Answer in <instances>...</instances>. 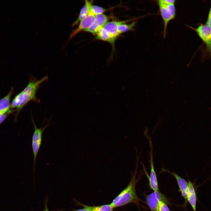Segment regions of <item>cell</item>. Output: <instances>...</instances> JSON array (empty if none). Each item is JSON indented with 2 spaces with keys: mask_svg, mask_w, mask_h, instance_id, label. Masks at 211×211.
Segmentation results:
<instances>
[{
  "mask_svg": "<svg viewBox=\"0 0 211 211\" xmlns=\"http://www.w3.org/2000/svg\"><path fill=\"white\" fill-rule=\"evenodd\" d=\"M48 79L45 76L38 80L31 75L29 77L28 84L23 90L15 96L10 105V108H15L18 115L22 109L29 102H40V100L36 97L37 92L42 84Z\"/></svg>",
  "mask_w": 211,
  "mask_h": 211,
  "instance_id": "1",
  "label": "cell"
},
{
  "mask_svg": "<svg viewBox=\"0 0 211 211\" xmlns=\"http://www.w3.org/2000/svg\"><path fill=\"white\" fill-rule=\"evenodd\" d=\"M137 153V162L134 173L132 174L131 179L127 186L113 200L110 205L114 208L120 207L131 203L139 205V201H143L137 195L136 192V184L141 176L136 178L139 156Z\"/></svg>",
  "mask_w": 211,
  "mask_h": 211,
  "instance_id": "2",
  "label": "cell"
},
{
  "mask_svg": "<svg viewBox=\"0 0 211 211\" xmlns=\"http://www.w3.org/2000/svg\"><path fill=\"white\" fill-rule=\"evenodd\" d=\"M159 12L164 23V38L166 36L167 28L169 23L173 19L176 14L175 4H169L163 3L161 0L157 1Z\"/></svg>",
  "mask_w": 211,
  "mask_h": 211,
  "instance_id": "3",
  "label": "cell"
},
{
  "mask_svg": "<svg viewBox=\"0 0 211 211\" xmlns=\"http://www.w3.org/2000/svg\"><path fill=\"white\" fill-rule=\"evenodd\" d=\"M31 117L34 127V131L32 140V147L33 156V172L34 173L36 158L42 143L43 133L49 124L48 123L43 127H41L38 128L36 126L32 115Z\"/></svg>",
  "mask_w": 211,
  "mask_h": 211,
  "instance_id": "4",
  "label": "cell"
},
{
  "mask_svg": "<svg viewBox=\"0 0 211 211\" xmlns=\"http://www.w3.org/2000/svg\"><path fill=\"white\" fill-rule=\"evenodd\" d=\"M145 135L149 140L150 149V151L149 152V155L151 170L150 174L149 176L147 173L144 166L142 163V164L143 168L144 171L146 174V175L148 178L149 186L150 188L153 190L154 191H159V188L158 180L154 165L153 146L152 142L150 137L148 135L147 133L145 134Z\"/></svg>",
  "mask_w": 211,
  "mask_h": 211,
  "instance_id": "5",
  "label": "cell"
},
{
  "mask_svg": "<svg viewBox=\"0 0 211 211\" xmlns=\"http://www.w3.org/2000/svg\"><path fill=\"white\" fill-rule=\"evenodd\" d=\"M146 203L151 211H158L159 202L162 201L168 205L170 204L168 199L159 191H154L146 196Z\"/></svg>",
  "mask_w": 211,
  "mask_h": 211,
  "instance_id": "6",
  "label": "cell"
},
{
  "mask_svg": "<svg viewBox=\"0 0 211 211\" xmlns=\"http://www.w3.org/2000/svg\"><path fill=\"white\" fill-rule=\"evenodd\" d=\"M161 172H167L172 175L176 179L178 187L179 188V191L181 193V195L185 200V205L186 206L188 201L187 200V189L188 186V183L184 179L180 177L175 172H171L168 170L163 168Z\"/></svg>",
  "mask_w": 211,
  "mask_h": 211,
  "instance_id": "7",
  "label": "cell"
},
{
  "mask_svg": "<svg viewBox=\"0 0 211 211\" xmlns=\"http://www.w3.org/2000/svg\"><path fill=\"white\" fill-rule=\"evenodd\" d=\"M95 20V15L89 12L88 15L79 23L78 26L73 30L70 34L69 40H70L79 32L84 31L90 27Z\"/></svg>",
  "mask_w": 211,
  "mask_h": 211,
  "instance_id": "8",
  "label": "cell"
},
{
  "mask_svg": "<svg viewBox=\"0 0 211 211\" xmlns=\"http://www.w3.org/2000/svg\"><path fill=\"white\" fill-rule=\"evenodd\" d=\"M189 27L194 30L204 42L210 47L211 44V27L206 24H201L196 28Z\"/></svg>",
  "mask_w": 211,
  "mask_h": 211,
  "instance_id": "9",
  "label": "cell"
},
{
  "mask_svg": "<svg viewBox=\"0 0 211 211\" xmlns=\"http://www.w3.org/2000/svg\"><path fill=\"white\" fill-rule=\"evenodd\" d=\"M187 200L193 211H196L197 197L194 183L188 181Z\"/></svg>",
  "mask_w": 211,
  "mask_h": 211,
  "instance_id": "10",
  "label": "cell"
},
{
  "mask_svg": "<svg viewBox=\"0 0 211 211\" xmlns=\"http://www.w3.org/2000/svg\"><path fill=\"white\" fill-rule=\"evenodd\" d=\"M93 1H85V4L81 9L78 17L72 25L74 27L78 24L80 22L84 19L90 11L92 6L93 5Z\"/></svg>",
  "mask_w": 211,
  "mask_h": 211,
  "instance_id": "11",
  "label": "cell"
},
{
  "mask_svg": "<svg viewBox=\"0 0 211 211\" xmlns=\"http://www.w3.org/2000/svg\"><path fill=\"white\" fill-rule=\"evenodd\" d=\"M124 21H112L108 22L103 28L112 37L116 39L120 35L118 31V27Z\"/></svg>",
  "mask_w": 211,
  "mask_h": 211,
  "instance_id": "12",
  "label": "cell"
},
{
  "mask_svg": "<svg viewBox=\"0 0 211 211\" xmlns=\"http://www.w3.org/2000/svg\"><path fill=\"white\" fill-rule=\"evenodd\" d=\"M97 39L108 42L110 43L113 48L116 39L112 37L103 28L101 29L96 34Z\"/></svg>",
  "mask_w": 211,
  "mask_h": 211,
  "instance_id": "13",
  "label": "cell"
},
{
  "mask_svg": "<svg viewBox=\"0 0 211 211\" xmlns=\"http://www.w3.org/2000/svg\"><path fill=\"white\" fill-rule=\"evenodd\" d=\"M74 200L77 205L89 209L91 211H113L114 208L110 204L97 206H90L80 203L75 199Z\"/></svg>",
  "mask_w": 211,
  "mask_h": 211,
  "instance_id": "14",
  "label": "cell"
},
{
  "mask_svg": "<svg viewBox=\"0 0 211 211\" xmlns=\"http://www.w3.org/2000/svg\"><path fill=\"white\" fill-rule=\"evenodd\" d=\"M13 90V88H12L8 94L0 100V111L10 109V100Z\"/></svg>",
  "mask_w": 211,
  "mask_h": 211,
  "instance_id": "15",
  "label": "cell"
},
{
  "mask_svg": "<svg viewBox=\"0 0 211 211\" xmlns=\"http://www.w3.org/2000/svg\"><path fill=\"white\" fill-rule=\"evenodd\" d=\"M130 21V20L125 21L124 22L118 25V31L120 35L126 32L133 30L134 27L136 23V22L133 21L130 23L128 24L126 23Z\"/></svg>",
  "mask_w": 211,
  "mask_h": 211,
  "instance_id": "16",
  "label": "cell"
},
{
  "mask_svg": "<svg viewBox=\"0 0 211 211\" xmlns=\"http://www.w3.org/2000/svg\"><path fill=\"white\" fill-rule=\"evenodd\" d=\"M109 17L103 13L95 15L94 23L101 29L104 27L108 22Z\"/></svg>",
  "mask_w": 211,
  "mask_h": 211,
  "instance_id": "17",
  "label": "cell"
},
{
  "mask_svg": "<svg viewBox=\"0 0 211 211\" xmlns=\"http://www.w3.org/2000/svg\"><path fill=\"white\" fill-rule=\"evenodd\" d=\"M107 10H108V9H106L99 6L93 5L91 7L90 12L91 13L94 15H96L103 13L104 12Z\"/></svg>",
  "mask_w": 211,
  "mask_h": 211,
  "instance_id": "18",
  "label": "cell"
},
{
  "mask_svg": "<svg viewBox=\"0 0 211 211\" xmlns=\"http://www.w3.org/2000/svg\"><path fill=\"white\" fill-rule=\"evenodd\" d=\"M168 204L162 201H160L159 205L158 211H171L168 206Z\"/></svg>",
  "mask_w": 211,
  "mask_h": 211,
  "instance_id": "19",
  "label": "cell"
},
{
  "mask_svg": "<svg viewBox=\"0 0 211 211\" xmlns=\"http://www.w3.org/2000/svg\"><path fill=\"white\" fill-rule=\"evenodd\" d=\"M211 27V6L210 9L208 16L207 21V22L205 24Z\"/></svg>",
  "mask_w": 211,
  "mask_h": 211,
  "instance_id": "20",
  "label": "cell"
},
{
  "mask_svg": "<svg viewBox=\"0 0 211 211\" xmlns=\"http://www.w3.org/2000/svg\"><path fill=\"white\" fill-rule=\"evenodd\" d=\"M11 111L10 110L5 114L0 117V124H1L6 118L7 116L11 113Z\"/></svg>",
  "mask_w": 211,
  "mask_h": 211,
  "instance_id": "21",
  "label": "cell"
},
{
  "mask_svg": "<svg viewBox=\"0 0 211 211\" xmlns=\"http://www.w3.org/2000/svg\"><path fill=\"white\" fill-rule=\"evenodd\" d=\"M55 211H65L63 210H58ZM71 211H91L89 209H88L86 208L83 207V208L81 209H77V210H74Z\"/></svg>",
  "mask_w": 211,
  "mask_h": 211,
  "instance_id": "22",
  "label": "cell"
},
{
  "mask_svg": "<svg viewBox=\"0 0 211 211\" xmlns=\"http://www.w3.org/2000/svg\"><path fill=\"white\" fill-rule=\"evenodd\" d=\"M48 200V197L47 196L45 200L44 209L43 211H50L49 210L47 206Z\"/></svg>",
  "mask_w": 211,
  "mask_h": 211,
  "instance_id": "23",
  "label": "cell"
},
{
  "mask_svg": "<svg viewBox=\"0 0 211 211\" xmlns=\"http://www.w3.org/2000/svg\"><path fill=\"white\" fill-rule=\"evenodd\" d=\"M6 110L4 111H0V117L2 116V115H4V114H5L6 113L8 112L9 110Z\"/></svg>",
  "mask_w": 211,
  "mask_h": 211,
  "instance_id": "24",
  "label": "cell"
},
{
  "mask_svg": "<svg viewBox=\"0 0 211 211\" xmlns=\"http://www.w3.org/2000/svg\"><path fill=\"white\" fill-rule=\"evenodd\" d=\"M210 50H211V45H210Z\"/></svg>",
  "mask_w": 211,
  "mask_h": 211,
  "instance_id": "25",
  "label": "cell"
}]
</instances>
